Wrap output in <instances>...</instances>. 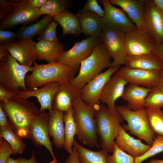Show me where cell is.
<instances>
[{
    "label": "cell",
    "instance_id": "30",
    "mask_svg": "<svg viewBox=\"0 0 163 163\" xmlns=\"http://www.w3.org/2000/svg\"><path fill=\"white\" fill-rule=\"evenodd\" d=\"M73 145L77 148L80 163H107L108 152L102 149L99 151L89 150L80 145L75 140Z\"/></svg>",
    "mask_w": 163,
    "mask_h": 163
},
{
    "label": "cell",
    "instance_id": "37",
    "mask_svg": "<svg viewBox=\"0 0 163 163\" xmlns=\"http://www.w3.org/2000/svg\"><path fill=\"white\" fill-rule=\"evenodd\" d=\"M154 139L152 145L146 153L135 158V163H141L147 159L163 152V136H156Z\"/></svg>",
    "mask_w": 163,
    "mask_h": 163
},
{
    "label": "cell",
    "instance_id": "44",
    "mask_svg": "<svg viewBox=\"0 0 163 163\" xmlns=\"http://www.w3.org/2000/svg\"><path fill=\"white\" fill-rule=\"evenodd\" d=\"M10 126L6 114L1 106L0 105V128Z\"/></svg>",
    "mask_w": 163,
    "mask_h": 163
},
{
    "label": "cell",
    "instance_id": "33",
    "mask_svg": "<svg viewBox=\"0 0 163 163\" xmlns=\"http://www.w3.org/2000/svg\"><path fill=\"white\" fill-rule=\"evenodd\" d=\"M72 1L70 0H48L40 8L39 15L46 14L50 16L61 13L69 8Z\"/></svg>",
    "mask_w": 163,
    "mask_h": 163
},
{
    "label": "cell",
    "instance_id": "8",
    "mask_svg": "<svg viewBox=\"0 0 163 163\" xmlns=\"http://www.w3.org/2000/svg\"><path fill=\"white\" fill-rule=\"evenodd\" d=\"M117 110L122 115L123 120L127 124H123L122 126L129 133L133 134L143 140L147 145L152 146L155 137L154 132L149 124L146 109L134 111L132 110L127 106H116Z\"/></svg>",
    "mask_w": 163,
    "mask_h": 163
},
{
    "label": "cell",
    "instance_id": "51",
    "mask_svg": "<svg viewBox=\"0 0 163 163\" xmlns=\"http://www.w3.org/2000/svg\"><path fill=\"white\" fill-rule=\"evenodd\" d=\"M6 163H20L18 159H14L9 157L7 160Z\"/></svg>",
    "mask_w": 163,
    "mask_h": 163
},
{
    "label": "cell",
    "instance_id": "24",
    "mask_svg": "<svg viewBox=\"0 0 163 163\" xmlns=\"http://www.w3.org/2000/svg\"><path fill=\"white\" fill-rule=\"evenodd\" d=\"M49 113L48 129L49 136L53 138L52 143L57 149L63 147L64 141V113L53 109Z\"/></svg>",
    "mask_w": 163,
    "mask_h": 163
},
{
    "label": "cell",
    "instance_id": "16",
    "mask_svg": "<svg viewBox=\"0 0 163 163\" xmlns=\"http://www.w3.org/2000/svg\"><path fill=\"white\" fill-rule=\"evenodd\" d=\"M49 113L40 112L29 128L30 139L37 146H44L53 159L56 158L49 138L48 124Z\"/></svg>",
    "mask_w": 163,
    "mask_h": 163
},
{
    "label": "cell",
    "instance_id": "3",
    "mask_svg": "<svg viewBox=\"0 0 163 163\" xmlns=\"http://www.w3.org/2000/svg\"><path fill=\"white\" fill-rule=\"evenodd\" d=\"M72 109L78 139L90 147L101 148L98 142L95 120L97 110L85 102L80 96L75 100Z\"/></svg>",
    "mask_w": 163,
    "mask_h": 163
},
{
    "label": "cell",
    "instance_id": "13",
    "mask_svg": "<svg viewBox=\"0 0 163 163\" xmlns=\"http://www.w3.org/2000/svg\"><path fill=\"white\" fill-rule=\"evenodd\" d=\"M104 6L105 14L102 18L104 24H107L125 33L137 28L125 12L111 4L108 0H99Z\"/></svg>",
    "mask_w": 163,
    "mask_h": 163
},
{
    "label": "cell",
    "instance_id": "23",
    "mask_svg": "<svg viewBox=\"0 0 163 163\" xmlns=\"http://www.w3.org/2000/svg\"><path fill=\"white\" fill-rule=\"evenodd\" d=\"M152 88L130 84L125 88L121 96L127 103V107L134 111L145 108V101Z\"/></svg>",
    "mask_w": 163,
    "mask_h": 163
},
{
    "label": "cell",
    "instance_id": "26",
    "mask_svg": "<svg viewBox=\"0 0 163 163\" xmlns=\"http://www.w3.org/2000/svg\"><path fill=\"white\" fill-rule=\"evenodd\" d=\"M60 41L50 42L41 41L36 42L35 50L37 59L49 62H58L65 51Z\"/></svg>",
    "mask_w": 163,
    "mask_h": 163
},
{
    "label": "cell",
    "instance_id": "15",
    "mask_svg": "<svg viewBox=\"0 0 163 163\" xmlns=\"http://www.w3.org/2000/svg\"><path fill=\"white\" fill-rule=\"evenodd\" d=\"M125 43L127 55L152 53L156 44L144 30L136 29L125 33Z\"/></svg>",
    "mask_w": 163,
    "mask_h": 163
},
{
    "label": "cell",
    "instance_id": "43",
    "mask_svg": "<svg viewBox=\"0 0 163 163\" xmlns=\"http://www.w3.org/2000/svg\"><path fill=\"white\" fill-rule=\"evenodd\" d=\"M64 163H80L78 157V150L74 146L71 152Z\"/></svg>",
    "mask_w": 163,
    "mask_h": 163
},
{
    "label": "cell",
    "instance_id": "19",
    "mask_svg": "<svg viewBox=\"0 0 163 163\" xmlns=\"http://www.w3.org/2000/svg\"><path fill=\"white\" fill-rule=\"evenodd\" d=\"M127 83L123 78L115 72L104 86L99 98L101 102L112 110H116L115 102L121 97Z\"/></svg>",
    "mask_w": 163,
    "mask_h": 163
},
{
    "label": "cell",
    "instance_id": "17",
    "mask_svg": "<svg viewBox=\"0 0 163 163\" xmlns=\"http://www.w3.org/2000/svg\"><path fill=\"white\" fill-rule=\"evenodd\" d=\"M36 43L32 40L18 39L4 44L10 54L20 64L31 67L37 59Z\"/></svg>",
    "mask_w": 163,
    "mask_h": 163
},
{
    "label": "cell",
    "instance_id": "12",
    "mask_svg": "<svg viewBox=\"0 0 163 163\" xmlns=\"http://www.w3.org/2000/svg\"><path fill=\"white\" fill-rule=\"evenodd\" d=\"M144 29L156 45L163 44V15L152 0H146L144 5Z\"/></svg>",
    "mask_w": 163,
    "mask_h": 163
},
{
    "label": "cell",
    "instance_id": "41",
    "mask_svg": "<svg viewBox=\"0 0 163 163\" xmlns=\"http://www.w3.org/2000/svg\"><path fill=\"white\" fill-rule=\"evenodd\" d=\"M17 37L16 33L9 30L0 29V43L5 44L13 41Z\"/></svg>",
    "mask_w": 163,
    "mask_h": 163
},
{
    "label": "cell",
    "instance_id": "2",
    "mask_svg": "<svg viewBox=\"0 0 163 163\" xmlns=\"http://www.w3.org/2000/svg\"><path fill=\"white\" fill-rule=\"evenodd\" d=\"M33 70L27 74L25 83L28 91L37 90L53 82L70 81L75 76L77 70L58 62L39 64L33 62Z\"/></svg>",
    "mask_w": 163,
    "mask_h": 163
},
{
    "label": "cell",
    "instance_id": "35",
    "mask_svg": "<svg viewBox=\"0 0 163 163\" xmlns=\"http://www.w3.org/2000/svg\"><path fill=\"white\" fill-rule=\"evenodd\" d=\"M145 107L146 109L163 108V91L158 86L152 88L146 98Z\"/></svg>",
    "mask_w": 163,
    "mask_h": 163
},
{
    "label": "cell",
    "instance_id": "40",
    "mask_svg": "<svg viewBox=\"0 0 163 163\" xmlns=\"http://www.w3.org/2000/svg\"><path fill=\"white\" fill-rule=\"evenodd\" d=\"M13 150L9 143L4 139L0 137V163H6Z\"/></svg>",
    "mask_w": 163,
    "mask_h": 163
},
{
    "label": "cell",
    "instance_id": "4",
    "mask_svg": "<svg viewBox=\"0 0 163 163\" xmlns=\"http://www.w3.org/2000/svg\"><path fill=\"white\" fill-rule=\"evenodd\" d=\"M40 9L26 0H0V29H10L19 25L34 22L40 16Z\"/></svg>",
    "mask_w": 163,
    "mask_h": 163
},
{
    "label": "cell",
    "instance_id": "39",
    "mask_svg": "<svg viewBox=\"0 0 163 163\" xmlns=\"http://www.w3.org/2000/svg\"><path fill=\"white\" fill-rule=\"evenodd\" d=\"M88 11L94 13L101 18L104 16V11L99 5L97 0H87L82 8L78 13H82Z\"/></svg>",
    "mask_w": 163,
    "mask_h": 163
},
{
    "label": "cell",
    "instance_id": "11",
    "mask_svg": "<svg viewBox=\"0 0 163 163\" xmlns=\"http://www.w3.org/2000/svg\"><path fill=\"white\" fill-rule=\"evenodd\" d=\"M120 67V66H111L85 85L80 90L82 100L97 111L101 104L99 98L104 86Z\"/></svg>",
    "mask_w": 163,
    "mask_h": 163
},
{
    "label": "cell",
    "instance_id": "1",
    "mask_svg": "<svg viewBox=\"0 0 163 163\" xmlns=\"http://www.w3.org/2000/svg\"><path fill=\"white\" fill-rule=\"evenodd\" d=\"M9 126L21 138H29L30 125L39 111L34 103L15 96L11 100L0 102Z\"/></svg>",
    "mask_w": 163,
    "mask_h": 163
},
{
    "label": "cell",
    "instance_id": "36",
    "mask_svg": "<svg viewBox=\"0 0 163 163\" xmlns=\"http://www.w3.org/2000/svg\"><path fill=\"white\" fill-rule=\"evenodd\" d=\"M135 158L120 149L114 142L112 155L108 154L107 163H135Z\"/></svg>",
    "mask_w": 163,
    "mask_h": 163
},
{
    "label": "cell",
    "instance_id": "21",
    "mask_svg": "<svg viewBox=\"0 0 163 163\" xmlns=\"http://www.w3.org/2000/svg\"><path fill=\"white\" fill-rule=\"evenodd\" d=\"M115 142L120 149L135 158L143 155L151 147L143 143L141 139H135L130 136L122 126L119 128Z\"/></svg>",
    "mask_w": 163,
    "mask_h": 163
},
{
    "label": "cell",
    "instance_id": "27",
    "mask_svg": "<svg viewBox=\"0 0 163 163\" xmlns=\"http://www.w3.org/2000/svg\"><path fill=\"white\" fill-rule=\"evenodd\" d=\"M124 65L128 68L160 71L163 62L152 53L138 55H127Z\"/></svg>",
    "mask_w": 163,
    "mask_h": 163
},
{
    "label": "cell",
    "instance_id": "20",
    "mask_svg": "<svg viewBox=\"0 0 163 163\" xmlns=\"http://www.w3.org/2000/svg\"><path fill=\"white\" fill-rule=\"evenodd\" d=\"M80 96V90L69 81L61 83L54 95L53 108L65 113L72 107L75 99Z\"/></svg>",
    "mask_w": 163,
    "mask_h": 163
},
{
    "label": "cell",
    "instance_id": "31",
    "mask_svg": "<svg viewBox=\"0 0 163 163\" xmlns=\"http://www.w3.org/2000/svg\"><path fill=\"white\" fill-rule=\"evenodd\" d=\"M65 141L64 149L70 153L73 145L74 137L76 135V129L74 121L72 107L64 113Z\"/></svg>",
    "mask_w": 163,
    "mask_h": 163
},
{
    "label": "cell",
    "instance_id": "46",
    "mask_svg": "<svg viewBox=\"0 0 163 163\" xmlns=\"http://www.w3.org/2000/svg\"><path fill=\"white\" fill-rule=\"evenodd\" d=\"M48 0H26L29 4L34 8H40Z\"/></svg>",
    "mask_w": 163,
    "mask_h": 163
},
{
    "label": "cell",
    "instance_id": "5",
    "mask_svg": "<svg viewBox=\"0 0 163 163\" xmlns=\"http://www.w3.org/2000/svg\"><path fill=\"white\" fill-rule=\"evenodd\" d=\"M95 120L100 147L112 153L115 139L124 120L122 115L117 110H112L102 104L96 111Z\"/></svg>",
    "mask_w": 163,
    "mask_h": 163
},
{
    "label": "cell",
    "instance_id": "7",
    "mask_svg": "<svg viewBox=\"0 0 163 163\" xmlns=\"http://www.w3.org/2000/svg\"><path fill=\"white\" fill-rule=\"evenodd\" d=\"M31 67L20 64L10 54L0 62V85L15 94L22 90H27L25 83L27 73L33 70Z\"/></svg>",
    "mask_w": 163,
    "mask_h": 163
},
{
    "label": "cell",
    "instance_id": "34",
    "mask_svg": "<svg viewBox=\"0 0 163 163\" xmlns=\"http://www.w3.org/2000/svg\"><path fill=\"white\" fill-rule=\"evenodd\" d=\"M146 110L152 130L158 135L163 136V111L160 108L146 109Z\"/></svg>",
    "mask_w": 163,
    "mask_h": 163
},
{
    "label": "cell",
    "instance_id": "38",
    "mask_svg": "<svg viewBox=\"0 0 163 163\" xmlns=\"http://www.w3.org/2000/svg\"><path fill=\"white\" fill-rule=\"evenodd\" d=\"M57 24L58 23L54 20L49 23L38 35V41H43L50 42L59 41L57 35Z\"/></svg>",
    "mask_w": 163,
    "mask_h": 163
},
{
    "label": "cell",
    "instance_id": "45",
    "mask_svg": "<svg viewBox=\"0 0 163 163\" xmlns=\"http://www.w3.org/2000/svg\"><path fill=\"white\" fill-rule=\"evenodd\" d=\"M152 53L163 62V44L156 45Z\"/></svg>",
    "mask_w": 163,
    "mask_h": 163
},
{
    "label": "cell",
    "instance_id": "32",
    "mask_svg": "<svg viewBox=\"0 0 163 163\" xmlns=\"http://www.w3.org/2000/svg\"><path fill=\"white\" fill-rule=\"evenodd\" d=\"M0 137L5 139L11 146L13 155L22 154L26 147L25 143L10 126L0 128Z\"/></svg>",
    "mask_w": 163,
    "mask_h": 163
},
{
    "label": "cell",
    "instance_id": "28",
    "mask_svg": "<svg viewBox=\"0 0 163 163\" xmlns=\"http://www.w3.org/2000/svg\"><path fill=\"white\" fill-rule=\"evenodd\" d=\"M54 21L59 24L62 29L60 38L65 35L71 34L75 36L82 33L79 18L68 9L53 17Z\"/></svg>",
    "mask_w": 163,
    "mask_h": 163
},
{
    "label": "cell",
    "instance_id": "14",
    "mask_svg": "<svg viewBox=\"0 0 163 163\" xmlns=\"http://www.w3.org/2000/svg\"><path fill=\"white\" fill-rule=\"evenodd\" d=\"M116 73L127 83L149 88L158 86L160 76V71L131 68L126 66L119 69Z\"/></svg>",
    "mask_w": 163,
    "mask_h": 163
},
{
    "label": "cell",
    "instance_id": "10",
    "mask_svg": "<svg viewBox=\"0 0 163 163\" xmlns=\"http://www.w3.org/2000/svg\"><path fill=\"white\" fill-rule=\"evenodd\" d=\"M101 42L100 38L91 37L76 42L70 49L65 51L58 62L77 70L82 62L90 55L95 47Z\"/></svg>",
    "mask_w": 163,
    "mask_h": 163
},
{
    "label": "cell",
    "instance_id": "25",
    "mask_svg": "<svg viewBox=\"0 0 163 163\" xmlns=\"http://www.w3.org/2000/svg\"><path fill=\"white\" fill-rule=\"evenodd\" d=\"M79 18L82 33L89 37L100 38L104 25L102 18L90 11L77 13Z\"/></svg>",
    "mask_w": 163,
    "mask_h": 163
},
{
    "label": "cell",
    "instance_id": "53",
    "mask_svg": "<svg viewBox=\"0 0 163 163\" xmlns=\"http://www.w3.org/2000/svg\"><path fill=\"white\" fill-rule=\"evenodd\" d=\"M57 160L56 158L55 159H53V161H51L49 162V163H57Z\"/></svg>",
    "mask_w": 163,
    "mask_h": 163
},
{
    "label": "cell",
    "instance_id": "42",
    "mask_svg": "<svg viewBox=\"0 0 163 163\" xmlns=\"http://www.w3.org/2000/svg\"><path fill=\"white\" fill-rule=\"evenodd\" d=\"M14 93L0 85V101L5 102L11 99L15 95Z\"/></svg>",
    "mask_w": 163,
    "mask_h": 163
},
{
    "label": "cell",
    "instance_id": "22",
    "mask_svg": "<svg viewBox=\"0 0 163 163\" xmlns=\"http://www.w3.org/2000/svg\"><path fill=\"white\" fill-rule=\"evenodd\" d=\"M109 0L112 5L120 6L138 28L145 30L144 8L146 0Z\"/></svg>",
    "mask_w": 163,
    "mask_h": 163
},
{
    "label": "cell",
    "instance_id": "6",
    "mask_svg": "<svg viewBox=\"0 0 163 163\" xmlns=\"http://www.w3.org/2000/svg\"><path fill=\"white\" fill-rule=\"evenodd\" d=\"M111 58L101 42L95 47L90 55L82 62L78 74L69 81L81 90L104 70L111 66Z\"/></svg>",
    "mask_w": 163,
    "mask_h": 163
},
{
    "label": "cell",
    "instance_id": "47",
    "mask_svg": "<svg viewBox=\"0 0 163 163\" xmlns=\"http://www.w3.org/2000/svg\"><path fill=\"white\" fill-rule=\"evenodd\" d=\"M36 152L34 151L31 158L28 159L23 158L21 157L18 158V159L20 163H37L36 156Z\"/></svg>",
    "mask_w": 163,
    "mask_h": 163
},
{
    "label": "cell",
    "instance_id": "9",
    "mask_svg": "<svg viewBox=\"0 0 163 163\" xmlns=\"http://www.w3.org/2000/svg\"><path fill=\"white\" fill-rule=\"evenodd\" d=\"M125 33L107 24H104L100 38L111 58V66L124 65L127 56L125 43Z\"/></svg>",
    "mask_w": 163,
    "mask_h": 163
},
{
    "label": "cell",
    "instance_id": "48",
    "mask_svg": "<svg viewBox=\"0 0 163 163\" xmlns=\"http://www.w3.org/2000/svg\"><path fill=\"white\" fill-rule=\"evenodd\" d=\"M10 53L4 44H0V61L8 56Z\"/></svg>",
    "mask_w": 163,
    "mask_h": 163
},
{
    "label": "cell",
    "instance_id": "29",
    "mask_svg": "<svg viewBox=\"0 0 163 163\" xmlns=\"http://www.w3.org/2000/svg\"><path fill=\"white\" fill-rule=\"evenodd\" d=\"M54 20L53 17L46 15L39 21L26 26L23 25L17 31L18 39L32 40L34 36L39 35L44 28Z\"/></svg>",
    "mask_w": 163,
    "mask_h": 163
},
{
    "label": "cell",
    "instance_id": "50",
    "mask_svg": "<svg viewBox=\"0 0 163 163\" xmlns=\"http://www.w3.org/2000/svg\"><path fill=\"white\" fill-rule=\"evenodd\" d=\"M158 87L163 91V66L160 71V76Z\"/></svg>",
    "mask_w": 163,
    "mask_h": 163
},
{
    "label": "cell",
    "instance_id": "18",
    "mask_svg": "<svg viewBox=\"0 0 163 163\" xmlns=\"http://www.w3.org/2000/svg\"><path fill=\"white\" fill-rule=\"evenodd\" d=\"M61 83L53 82L46 84L40 88L32 91L21 90L15 95L19 97L28 99L31 97L37 98L40 104V112L48 110L49 112L53 109V103L55 94Z\"/></svg>",
    "mask_w": 163,
    "mask_h": 163
},
{
    "label": "cell",
    "instance_id": "49",
    "mask_svg": "<svg viewBox=\"0 0 163 163\" xmlns=\"http://www.w3.org/2000/svg\"><path fill=\"white\" fill-rule=\"evenodd\" d=\"M152 1L155 5L163 15V0H152Z\"/></svg>",
    "mask_w": 163,
    "mask_h": 163
},
{
    "label": "cell",
    "instance_id": "52",
    "mask_svg": "<svg viewBox=\"0 0 163 163\" xmlns=\"http://www.w3.org/2000/svg\"><path fill=\"white\" fill-rule=\"evenodd\" d=\"M146 163H163V160L152 159Z\"/></svg>",
    "mask_w": 163,
    "mask_h": 163
}]
</instances>
